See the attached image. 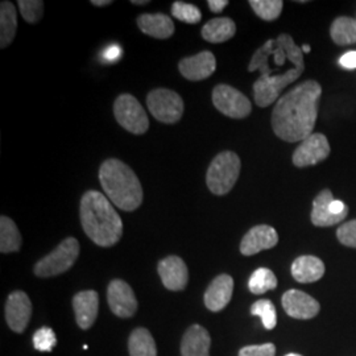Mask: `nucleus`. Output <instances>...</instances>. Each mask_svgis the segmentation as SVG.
I'll return each instance as SVG.
<instances>
[{
  "mask_svg": "<svg viewBox=\"0 0 356 356\" xmlns=\"http://www.w3.org/2000/svg\"><path fill=\"white\" fill-rule=\"evenodd\" d=\"M321 95V85L309 79L279 98L272 113V127L276 136L281 140L297 143L313 135Z\"/></svg>",
  "mask_w": 356,
  "mask_h": 356,
  "instance_id": "obj_1",
  "label": "nucleus"
},
{
  "mask_svg": "<svg viewBox=\"0 0 356 356\" xmlns=\"http://www.w3.org/2000/svg\"><path fill=\"white\" fill-rule=\"evenodd\" d=\"M81 223L85 234L101 247H111L123 235V222L111 201L97 191H86L79 207Z\"/></svg>",
  "mask_w": 356,
  "mask_h": 356,
  "instance_id": "obj_2",
  "label": "nucleus"
},
{
  "mask_svg": "<svg viewBox=\"0 0 356 356\" xmlns=\"http://www.w3.org/2000/svg\"><path fill=\"white\" fill-rule=\"evenodd\" d=\"M99 181L111 204L124 211L136 210L143 202V188L135 172L123 161L108 159L99 169Z\"/></svg>",
  "mask_w": 356,
  "mask_h": 356,
  "instance_id": "obj_3",
  "label": "nucleus"
},
{
  "mask_svg": "<svg viewBox=\"0 0 356 356\" xmlns=\"http://www.w3.org/2000/svg\"><path fill=\"white\" fill-rule=\"evenodd\" d=\"M241 159L236 153L226 151L219 153L206 173V184L216 195L227 194L236 184L241 175Z\"/></svg>",
  "mask_w": 356,
  "mask_h": 356,
  "instance_id": "obj_4",
  "label": "nucleus"
},
{
  "mask_svg": "<svg viewBox=\"0 0 356 356\" xmlns=\"http://www.w3.org/2000/svg\"><path fill=\"white\" fill-rule=\"evenodd\" d=\"M79 256V243L76 238H66L58 247L35 266V275L38 277H53L65 273L73 267Z\"/></svg>",
  "mask_w": 356,
  "mask_h": 356,
  "instance_id": "obj_5",
  "label": "nucleus"
},
{
  "mask_svg": "<svg viewBox=\"0 0 356 356\" xmlns=\"http://www.w3.org/2000/svg\"><path fill=\"white\" fill-rule=\"evenodd\" d=\"M305 65L293 66L282 74L272 76H259L254 83V102L259 107H268L279 101L280 92L294 81L302 76Z\"/></svg>",
  "mask_w": 356,
  "mask_h": 356,
  "instance_id": "obj_6",
  "label": "nucleus"
},
{
  "mask_svg": "<svg viewBox=\"0 0 356 356\" xmlns=\"http://www.w3.org/2000/svg\"><path fill=\"white\" fill-rule=\"evenodd\" d=\"M114 115L122 127L135 135H143L149 128L148 115L140 102L131 94H122L116 98Z\"/></svg>",
  "mask_w": 356,
  "mask_h": 356,
  "instance_id": "obj_7",
  "label": "nucleus"
},
{
  "mask_svg": "<svg viewBox=\"0 0 356 356\" xmlns=\"http://www.w3.org/2000/svg\"><path fill=\"white\" fill-rule=\"evenodd\" d=\"M147 106L159 122L166 124L177 123L184 114V101L173 90H153L147 97Z\"/></svg>",
  "mask_w": 356,
  "mask_h": 356,
  "instance_id": "obj_8",
  "label": "nucleus"
},
{
  "mask_svg": "<svg viewBox=\"0 0 356 356\" xmlns=\"http://www.w3.org/2000/svg\"><path fill=\"white\" fill-rule=\"evenodd\" d=\"M348 214V207L342 201L334 200L329 189H323L313 201L312 223L317 227H330L343 222Z\"/></svg>",
  "mask_w": 356,
  "mask_h": 356,
  "instance_id": "obj_9",
  "label": "nucleus"
},
{
  "mask_svg": "<svg viewBox=\"0 0 356 356\" xmlns=\"http://www.w3.org/2000/svg\"><path fill=\"white\" fill-rule=\"evenodd\" d=\"M213 103L216 110L229 118L243 119L252 111V104L250 99L229 85H218L213 90Z\"/></svg>",
  "mask_w": 356,
  "mask_h": 356,
  "instance_id": "obj_10",
  "label": "nucleus"
},
{
  "mask_svg": "<svg viewBox=\"0 0 356 356\" xmlns=\"http://www.w3.org/2000/svg\"><path fill=\"white\" fill-rule=\"evenodd\" d=\"M330 154V144L325 135L313 134L301 141L293 153V164L297 168L314 166L326 160Z\"/></svg>",
  "mask_w": 356,
  "mask_h": 356,
  "instance_id": "obj_11",
  "label": "nucleus"
},
{
  "mask_svg": "<svg viewBox=\"0 0 356 356\" xmlns=\"http://www.w3.org/2000/svg\"><path fill=\"white\" fill-rule=\"evenodd\" d=\"M107 301L111 312L120 318H129L138 310V300L126 281L113 280L107 289Z\"/></svg>",
  "mask_w": 356,
  "mask_h": 356,
  "instance_id": "obj_12",
  "label": "nucleus"
},
{
  "mask_svg": "<svg viewBox=\"0 0 356 356\" xmlns=\"http://www.w3.org/2000/svg\"><path fill=\"white\" fill-rule=\"evenodd\" d=\"M282 307L289 317L296 319H312L318 316L319 302L307 293L291 289L282 296Z\"/></svg>",
  "mask_w": 356,
  "mask_h": 356,
  "instance_id": "obj_13",
  "label": "nucleus"
},
{
  "mask_svg": "<svg viewBox=\"0 0 356 356\" xmlns=\"http://www.w3.org/2000/svg\"><path fill=\"white\" fill-rule=\"evenodd\" d=\"M32 316V302L26 293L16 291L8 296L6 304V319L11 330L22 334Z\"/></svg>",
  "mask_w": 356,
  "mask_h": 356,
  "instance_id": "obj_14",
  "label": "nucleus"
},
{
  "mask_svg": "<svg viewBox=\"0 0 356 356\" xmlns=\"http://www.w3.org/2000/svg\"><path fill=\"white\" fill-rule=\"evenodd\" d=\"M159 275L166 289L178 292L186 288L189 272L185 261L178 256H168L159 263Z\"/></svg>",
  "mask_w": 356,
  "mask_h": 356,
  "instance_id": "obj_15",
  "label": "nucleus"
},
{
  "mask_svg": "<svg viewBox=\"0 0 356 356\" xmlns=\"http://www.w3.org/2000/svg\"><path fill=\"white\" fill-rule=\"evenodd\" d=\"M279 243L277 231L267 226L259 225L250 229L241 243V252L244 256H252L264 250H270Z\"/></svg>",
  "mask_w": 356,
  "mask_h": 356,
  "instance_id": "obj_16",
  "label": "nucleus"
},
{
  "mask_svg": "<svg viewBox=\"0 0 356 356\" xmlns=\"http://www.w3.org/2000/svg\"><path fill=\"white\" fill-rule=\"evenodd\" d=\"M179 73L189 81H202L211 76L216 69V56L211 51H204L185 57L178 64Z\"/></svg>",
  "mask_w": 356,
  "mask_h": 356,
  "instance_id": "obj_17",
  "label": "nucleus"
},
{
  "mask_svg": "<svg viewBox=\"0 0 356 356\" xmlns=\"http://www.w3.org/2000/svg\"><path fill=\"white\" fill-rule=\"evenodd\" d=\"M73 309L78 326L83 330L90 329L98 317L99 296L95 291L76 293L73 298Z\"/></svg>",
  "mask_w": 356,
  "mask_h": 356,
  "instance_id": "obj_18",
  "label": "nucleus"
},
{
  "mask_svg": "<svg viewBox=\"0 0 356 356\" xmlns=\"http://www.w3.org/2000/svg\"><path fill=\"white\" fill-rule=\"evenodd\" d=\"M234 292V280L229 275H219L204 293V305L210 312H220L229 305Z\"/></svg>",
  "mask_w": 356,
  "mask_h": 356,
  "instance_id": "obj_19",
  "label": "nucleus"
},
{
  "mask_svg": "<svg viewBox=\"0 0 356 356\" xmlns=\"http://www.w3.org/2000/svg\"><path fill=\"white\" fill-rule=\"evenodd\" d=\"M138 26L143 33L154 38H172L176 28L165 13H144L138 17Z\"/></svg>",
  "mask_w": 356,
  "mask_h": 356,
  "instance_id": "obj_20",
  "label": "nucleus"
},
{
  "mask_svg": "<svg viewBox=\"0 0 356 356\" xmlns=\"http://www.w3.org/2000/svg\"><path fill=\"white\" fill-rule=\"evenodd\" d=\"M210 334L200 325H193L185 332L181 342L182 356H210Z\"/></svg>",
  "mask_w": 356,
  "mask_h": 356,
  "instance_id": "obj_21",
  "label": "nucleus"
},
{
  "mask_svg": "<svg viewBox=\"0 0 356 356\" xmlns=\"http://www.w3.org/2000/svg\"><path fill=\"white\" fill-rule=\"evenodd\" d=\"M325 275V264L316 256H300L292 264V276L301 284L321 280Z\"/></svg>",
  "mask_w": 356,
  "mask_h": 356,
  "instance_id": "obj_22",
  "label": "nucleus"
},
{
  "mask_svg": "<svg viewBox=\"0 0 356 356\" xmlns=\"http://www.w3.org/2000/svg\"><path fill=\"white\" fill-rule=\"evenodd\" d=\"M235 33H236V26L234 20H231L229 17L211 19L202 28V38L213 44L225 42L229 38H234Z\"/></svg>",
  "mask_w": 356,
  "mask_h": 356,
  "instance_id": "obj_23",
  "label": "nucleus"
},
{
  "mask_svg": "<svg viewBox=\"0 0 356 356\" xmlns=\"http://www.w3.org/2000/svg\"><path fill=\"white\" fill-rule=\"evenodd\" d=\"M17 16L11 1H1L0 6V48H7L16 35Z\"/></svg>",
  "mask_w": 356,
  "mask_h": 356,
  "instance_id": "obj_24",
  "label": "nucleus"
},
{
  "mask_svg": "<svg viewBox=\"0 0 356 356\" xmlns=\"http://www.w3.org/2000/svg\"><path fill=\"white\" fill-rule=\"evenodd\" d=\"M22 247V235L11 218H0V251L1 254L17 252Z\"/></svg>",
  "mask_w": 356,
  "mask_h": 356,
  "instance_id": "obj_25",
  "label": "nucleus"
},
{
  "mask_svg": "<svg viewBox=\"0 0 356 356\" xmlns=\"http://www.w3.org/2000/svg\"><path fill=\"white\" fill-rule=\"evenodd\" d=\"M128 350L131 356H157L152 334L143 327L132 331L129 335Z\"/></svg>",
  "mask_w": 356,
  "mask_h": 356,
  "instance_id": "obj_26",
  "label": "nucleus"
},
{
  "mask_svg": "<svg viewBox=\"0 0 356 356\" xmlns=\"http://www.w3.org/2000/svg\"><path fill=\"white\" fill-rule=\"evenodd\" d=\"M330 35L337 45L356 44V19L348 16L337 17L331 24Z\"/></svg>",
  "mask_w": 356,
  "mask_h": 356,
  "instance_id": "obj_27",
  "label": "nucleus"
},
{
  "mask_svg": "<svg viewBox=\"0 0 356 356\" xmlns=\"http://www.w3.org/2000/svg\"><path fill=\"white\" fill-rule=\"evenodd\" d=\"M277 286V279L275 273L268 268H259L251 275L248 288L254 294H264Z\"/></svg>",
  "mask_w": 356,
  "mask_h": 356,
  "instance_id": "obj_28",
  "label": "nucleus"
},
{
  "mask_svg": "<svg viewBox=\"0 0 356 356\" xmlns=\"http://www.w3.org/2000/svg\"><path fill=\"white\" fill-rule=\"evenodd\" d=\"M251 314L261 318L263 326L267 330H273L277 325V313L276 307L269 300H259L251 306Z\"/></svg>",
  "mask_w": 356,
  "mask_h": 356,
  "instance_id": "obj_29",
  "label": "nucleus"
},
{
  "mask_svg": "<svg viewBox=\"0 0 356 356\" xmlns=\"http://www.w3.org/2000/svg\"><path fill=\"white\" fill-rule=\"evenodd\" d=\"M250 6L260 19L272 22L280 16L284 3L281 0H251Z\"/></svg>",
  "mask_w": 356,
  "mask_h": 356,
  "instance_id": "obj_30",
  "label": "nucleus"
},
{
  "mask_svg": "<svg viewBox=\"0 0 356 356\" xmlns=\"http://www.w3.org/2000/svg\"><path fill=\"white\" fill-rule=\"evenodd\" d=\"M172 15L179 22L188 24H197L202 19V13L200 8L185 1H175L172 6Z\"/></svg>",
  "mask_w": 356,
  "mask_h": 356,
  "instance_id": "obj_31",
  "label": "nucleus"
},
{
  "mask_svg": "<svg viewBox=\"0 0 356 356\" xmlns=\"http://www.w3.org/2000/svg\"><path fill=\"white\" fill-rule=\"evenodd\" d=\"M17 6L24 20L31 24L38 23L44 13V1L41 0H19Z\"/></svg>",
  "mask_w": 356,
  "mask_h": 356,
  "instance_id": "obj_32",
  "label": "nucleus"
},
{
  "mask_svg": "<svg viewBox=\"0 0 356 356\" xmlns=\"http://www.w3.org/2000/svg\"><path fill=\"white\" fill-rule=\"evenodd\" d=\"M57 343V338L51 327H41L33 335V346L41 353H51Z\"/></svg>",
  "mask_w": 356,
  "mask_h": 356,
  "instance_id": "obj_33",
  "label": "nucleus"
},
{
  "mask_svg": "<svg viewBox=\"0 0 356 356\" xmlns=\"http://www.w3.org/2000/svg\"><path fill=\"white\" fill-rule=\"evenodd\" d=\"M337 236L346 247L356 248V219L342 225L337 231Z\"/></svg>",
  "mask_w": 356,
  "mask_h": 356,
  "instance_id": "obj_34",
  "label": "nucleus"
},
{
  "mask_svg": "<svg viewBox=\"0 0 356 356\" xmlns=\"http://www.w3.org/2000/svg\"><path fill=\"white\" fill-rule=\"evenodd\" d=\"M276 347L275 344L266 343L257 346H247L239 351V356H275Z\"/></svg>",
  "mask_w": 356,
  "mask_h": 356,
  "instance_id": "obj_35",
  "label": "nucleus"
},
{
  "mask_svg": "<svg viewBox=\"0 0 356 356\" xmlns=\"http://www.w3.org/2000/svg\"><path fill=\"white\" fill-rule=\"evenodd\" d=\"M122 54H123V51L119 45H110L103 51L102 58L107 63H114L122 57Z\"/></svg>",
  "mask_w": 356,
  "mask_h": 356,
  "instance_id": "obj_36",
  "label": "nucleus"
},
{
  "mask_svg": "<svg viewBox=\"0 0 356 356\" xmlns=\"http://www.w3.org/2000/svg\"><path fill=\"white\" fill-rule=\"evenodd\" d=\"M339 64H341L342 67L348 69V70L356 69V51H348V53L343 54V56L341 57V60H339Z\"/></svg>",
  "mask_w": 356,
  "mask_h": 356,
  "instance_id": "obj_37",
  "label": "nucleus"
},
{
  "mask_svg": "<svg viewBox=\"0 0 356 356\" xmlns=\"http://www.w3.org/2000/svg\"><path fill=\"white\" fill-rule=\"evenodd\" d=\"M207 4L213 13H219L226 8V6H229V1L227 0H209Z\"/></svg>",
  "mask_w": 356,
  "mask_h": 356,
  "instance_id": "obj_38",
  "label": "nucleus"
},
{
  "mask_svg": "<svg viewBox=\"0 0 356 356\" xmlns=\"http://www.w3.org/2000/svg\"><path fill=\"white\" fill-rule=\"evenodd\" d=\"M113 1L111 0H92L91 1V4L92 6H97V7H104V6H108V4H111Z\"/></svg>",
  "mask_w": 356,
  "mask_h": 356,
  "instance_id": "obj_39",
  "label": "nucleus"
},
{
  "mask_svg": "<svg viewBox=\"0 0 356 356\" xmlns=\"http://www.w3.org/2000/svg\"><path fill=\"white\" fill-rule=\"evenodd\" d=\"M132 4H135V6H145V4H149V1L148 0H132Z\"/></svg>",
  "mask_w": 356,
  "mask_h": 356,
  "instance_id": "obj_40",
  "label": "nucleus"
},
{
  "mask_svg": "<svg viewBox=\"0 0 356 356\" xmlns=\"http://www.w3.org/2000/svg\"><path fill=\"white\" fill-rule=\"evenodd\" d=\"M301 49H302V51H304V53H310V47H309L307 44H305V45H304V47H302Z\"/></svg>",
  "mask_w": 356,
  "mask_h": 356,
  "instance_id": "obj_41",
  "label": "nucleus"
},
{
  "mask_svg": "<svg viewBox=\"0 0 356 356\" xmlns=\"http://www.w3.org/2000/svg\"><path fill=\"white\" fill-rule=\"evenodd\" d=\"M285 356H302V355H298V354H288V355Z\"/></svg>",
  "mask_w": 356,
  "mask_h": 356,
  "instance_id": "obj_42",
  "label": "nucleus"
}]
</instances>
